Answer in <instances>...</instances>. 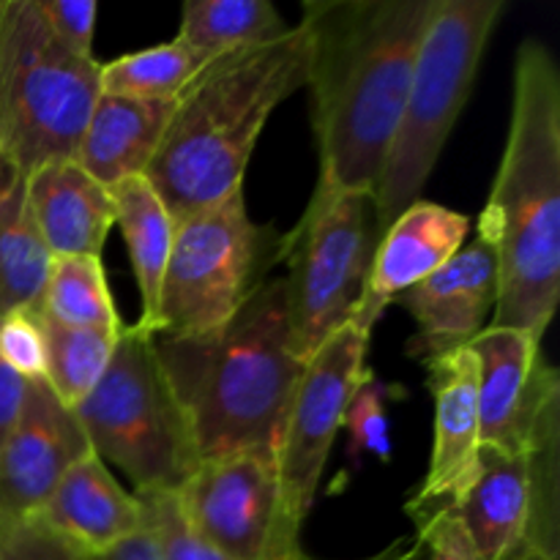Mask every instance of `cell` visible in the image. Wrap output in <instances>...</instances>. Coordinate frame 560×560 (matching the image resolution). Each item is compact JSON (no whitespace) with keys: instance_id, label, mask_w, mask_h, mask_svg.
I'll return each mask as SVG.
<instances>
[{"instance_id":"6da1fadb","label":"cell","mask_w":560,"mask_h":560,"mask_svg":"<svg viewBox=\"0 0 560 560\" xmlns=\"http://www.w3.org/2000/svg\"><path fill=\"white\" fill-rule=\"evenodd\" d=\"M438 0H306V88L317 137L312 197L372 191Z\"/></svg>"},{"instance_id":"7a4b0ae2","label":"cell","mask_w":560,"mask_h":560,"mask_svg":"<svg viewBox=\"0 0 560 560\" xmlns=\"http://www.w3.org/2000/svg\"><path fill=\"white\" fill-rule=\"evenodd\" d=\"M476 233L498 262L490 326L541 342L560 299V71L536 38L514 58L506 148Z\"/></svg>"},{"instance_id":"3957f363","label":"cell","mask_w":560,"mask_h":560,"mask_svg":"<svg viewBox=\"0 0 560 560\" xmlns=\"http://www.w3.org/2000/svg\"><path fill=\"white\" fill-rule=\"evenodd\" d=\"M164 377L200 459L273 452L304 361L290 348L284 277L268 279L238 315L200 337H153Z\"/></svg>"},{"instance_id":"277c9868","label":"cell","mask_w":560,"mask_h":560,"mask_svg":"<svg viewBox=\"0 0 560 560\" xmlns=\"http://www.w3.org/2000/svg\"><path fill=\"white\" fill-rule=\"evenodd\" d=\"M310 42L301 25L282 38L213 58L175 96L145 178L175 224L244 191V175L268 118L306 88Z\"/></svg>"},{"instance_id":"5b68a950","label":"cell","mask_w":560,"mask_h":560,"mask_svg":"<svg viewBox=\"0 0 560 560\" xmlns=\"http://www.w3.org/2000/svg\"><path fill=\"white\" fill-rule=\"evenodd\" d=\"M506 0H438L416 55L410 91L375 189L377 228L421 200L474 93L481 58Z\"/></svg>"},{"instance_id":"8992f818","label":"cell","mask_w":560,"mask_h":560,"mask_svg":"<svg viewBox=\"0 0 560 560\" xmlns=\"http://www.w3.org/2000/svg\"><path fill=\"white\" fill-rule=\"evenodd\" d=\"M98 60L66 49L36 0L0 5V159L27 178L49 162L77 159L98 93Z\"/></svg>"},{"instance_id":"52a82bcc","label":"cell","mask_w":560,"mask_h":560,"mask_svg":"<svg viewBox=\"0 0 560 560\" xmlns=\"http://www.w3.org/2000/svg\"><path fill=\"white\" fill-rule=\"evenodd\" d=\"M71 413L91 452L124 470L135 492H175L200 463L153 337L137 326H124L107 370Z\"/></svg>"},{"instance_id":"ba28073f","label":"cell","mask_w":560,"mask_h":560,"mask_svg":"<svg viewBox=\"0 0 560 560\" xmlns=\"http://www.w3.org/2000/svg\"><path fill=\"white\" fill-rule=\"evenodd\" d=\"M282 235L249 217L244 191L175 224L153 337H200L233 320L282 260Z\"/></svg>"},{"instance_id":"9c48e42d","label":"cell","mask_w":560,"mask_h":560,"mask_svg":"<svg viewBox=\"0 0 560 560\" xmlns=\"http://www.w3.org/2000/svg\"><path fill=\"white\" fill-rule=\"evenodd\" d=\"M377 241L372 191L312 197L295 228L282 235L290 348L304 364L359 312Z\"/></svg>"},{"instance_id":"30bf717a","label":"cell","mask_w":560,"mask_h":560,"mask_svg":"<svg viewBox=\"0 0 560 560\" xmlns=\"http://www.w3.org/2000/svg\"><path fill=\"white\" fill-rule=\"evenodd\" d=\"M180 514L230 560H301V534L288 523L277 454L238 452L200 459L175 490Z\"/></svg>"},{"instance_id":"8fae6325","label":"cell","mask_w":560,"mask_h":560,"mask_svg":"<svg viewBox=\"0 0 560 560\" xmlns=\"http://www.w3.org/2000/svg\"><path fill=\"white\" fill-rule=\"evenodd\" d=\"M366 353L370 334L350 320L317 348L295 386L279 435L277 474L284 517L299 534L315 506L334 441L342 432L345 410L370 370Z\"/></svg>"},{"instance_id":"7c38bea8","label":"cell","mask_w":560,"mask_h":560,"mask_svg":"<svg viewBox=\"0 0 560 560\" xmlns=\"http://www.w3.org/2000/svg\"><path fill=\"white\" fill-rule=\"evenodd\" d=\"M468 348L479 364L481 448L528 454L539 421L560 405L558 370L539 339L517 328L487 326Z\"/></svg>"},{"instance_id":"4fadbf2b","label":"cell","mask_w":560,"mask_h":560,"mask_svg":"<svg viewBox=\"0 0 560 560\" xmlns=\"http://www.w3.org/2000/svg\"><path fill=\"white\" fill-rule=\"evenodd\" d=\"M394 304L416 323V334L405 345L410 359L427 364L438 355L468 348L490 326L498 304L495 252L476 233L452 260L405 290Z\"/></svg>"},{"instance_id":"5bb4252c","label":"cell","mask_w":560,"mask_h":560,"mask_svg":"<svg viewBox=\"0 0 560 560\" xmlns=\"http://www.w3.org/2000/svg\"><path fill=\"white\" fill-rule=\"evenodd\" d=\"M427 386L435 399V441L430 465L405 501L413 523L452 506L479 468V364L470 348L427 361Z\"/></svg>"},{"instance_id":"9a60e30c","label":"cell","mask_w":560,"mask_h":560,"mask_svg":"<svg viewBox=\"0 0 560 560\" xmlns=\"http://www.w3.org/2000/svg\"><path fill=\"white\" fill-rule=\"evenodd\" d=\"M91 452L74 413L47 381H27L14 432L0 448V514L33 517L60 476Z\"/></svg>"},{"instance_id":"2e32d148","label":"cell","mask_w":560,"mask_h":560,"mask_svg":"<svg viewBox=\"0 0 560 560\" xmlns=\"http://www.w3.org/2000/svg\"><path fill=\"white\" fill-rule=\"evenodd\" d=\"M474 219L421 197L399 213L377 241L370 282L353 323L372 337L383 312L413 284L452 260L470 238Z\"/></svg>"},{"instance_id":"e0dca14e","label":"cell","mask_w":560,"mask_h":560,"mask_svg":"<svg viewBox=\"0 0 560 560\" xmlns=\"http://www.w3.org/2000/svg\"><path fill=\"white\" fill-rule=\"evenodd\" d=\"M33 517L42 520L77 556L102 552L142 530L137 495L124 490L93 452L77 459L60 476L55 490Z\"/></svg>"},{"instance_id":"ac0fdd59","label":"cell","mask_w":560,"mask_h":560,"mask_svg":"<svg viewBox=\"0 0 560 560\" xmlns=\"http://www.w3.org/2000/svg\"><path fill=\"white\" fill-rule=\"evenodd\" d=\"M443 512L468 536L479 560H517L528 552V454L479 452V468L463 495Z\"/></svg>"},{"instance_id":"d6986e66","label":"cell","mask_w":560,"mask_h":560,"mask_svg":"<svg viewBox=\"0 0 560 560\" xmlns=\"http://www.w3.org/2000/svg\"><path fill=\"white\" fill-rule=\"evenodd\" d=\"M27 206L52 257H102L115 206L107 186L80 167L77 159L49 162L25 178Z\"/></svg>"},{"instance_id":"ffe728a7","label":"cell","mask_w":560,"mask_h":560,"mask_svg":"<svg viewBox=\"0 0 560 560\" xmlns=\"http://www.w3.org/2000/svg\"><path fill=\"white\" fill-rule=\"evenodd\" d=\"M175 98H131L98 93L82 131L77 162L102 186L145 175L162 142Z\"/></svg>"},{"instance_id":"44dd1931","label":"cell","mask_w":560,"mask_h":560,"mask_svg":"<svg viewBox=\"0 0 560 560\" xmlns=\"http://www.w3.org/2000/svg\"><path fill=\"white\" fill-rule=\"evenodd\" d=\"M115 206V224L126 241L131 257L137 293H140V331L151 334L156 328L159 293L167 271L170 249L175 238V219L156 195L145 175L126 178L109 189Z\"/></svg>"},{"instance_id":"7402d4cb","label":"cell","mask_w":560,"mask_h":560,"mask_svg":"<svg viewBox=\"0 0 560 560\" xmlns=\"http://www.w3.org/2000/svg\"><path fill=\"white\" fill-rule=\"evenodd\" d=\"M49 266L52 252L33 222L25 178L16 175L0 195V317L38 304Z\"/></svg>"},{"instance_id":"603a6c76","label":"cell","mask_w":560,"mask_h":560,"mask_svg":"<svg viewBox=\"0 0 560 560\" xmlns=\"http://www.w3.org/2000/svg\"><path fill=\"white\" fill-rule=\"evenodd\" d=\"M290 27L282 11L268 0H189L180 9L175 38L213 60L235 49L277 42Z\"/></svg>"},{"instance_id":"cb8c5ba5","label":"cell","mask_w":560,"mask_h":560,"mask_svg":"<svg viewBox=\"0 0 560 560\" xmlns=\"http://www.w3.org/2000/svg\"><path fill=\"white\" fill-rule=\"evenodd\" d=\"M36 310L44 320L58 326L104 328V331L124 328L118 306L109 293L102 257H52Z\"/></svg>"},{"instance_id":"d4e9b609","label":"cell","mask_w":560,"mask_h":560,"mask_svg":"<svg viewBox=\"0 0 560 560\" xmlns=\"http://www.w3.org/2000/svg\"><path fill=\"white\" fill-rule=\"evenodd\" d=\"M211 60L180 38L120 55L98 66L102 93L131 98H175Z\"/></svg>"},{"instance_id":"484cf974","label":"cell","mask_w":560,"mask_h":560,"mask_svg":"<svg viewBox=\"0 0 560 560\" xmlns=\"http://www.w3.org/2000/svg\"><path fill=\"white\" fill-rule=\"evenodd\" d=\"M120 331L69 328L44 320V334H47V377L44 381L66 408L74 410L93 392L113 359Z\"/></svg>"},{"instance_id":"4316f807","label":"cell","mask_w":560,"mask_h":560,"mask_svg":"<svg viewBox=\"0 0 560 560\" xmlns=\"http://www.w3.org/2000/svg\"><path fill=\"white\" fill-rule=\"evenodd\" d=\"M402 388L381 381L366 370L364 381L355 388L348 410H345L342 430H348V463L359 465V457L372 454L381 463H392V419H388V399H402Z\"/></svg>"},{"instance_id":"83f0119b","label":"cell","mask_w":560,"mask_h":560,"mask_svg":"<svg viewBox=\"0 0 560 560\" xmlns=\"http://www.w3.org/2000/svg\"><path fill=\"white\" fill-rule=\"evenodd\" d=\"M140 501L142 528L151 534L162 560H230L211 541L202 539L180 514L175 492H135Z\"/></svg>"},{"instance_id":"f1b7e54d","label":"cell","mask_w":560,"mask_h":560,"mask_svg":"<svg viewBox=\"0 0 560 560\" xmlns=\"http://www.w3.org/2000/svg\"><path fill=\"white\" fill-rule=\"evenodd\" d=\"M0 361L25 381L47 377V334L36 306L0 317Z\"/></svg>"},{"instance_id":"f546056e","label":"cell","mask_w":560,"mask_h":560,"mask_svg":"<svg viewBox=\"0 0 560 560\" xmlns=\"http://www.w3.org/2000/svg\"><path fill=\"white\" fill-rule=\"evenodd\" d=\"M0 560H80L38 517L0 514Z\"/></svg>"},{"instance_id":"4dcf8cb0","label":"cell","mask_w":560,"mask_h":560,"mask_svg":"<svg viewBox=\"0 0 560 560\" xmlns=\"http://www.w3.org/2000/svg\"><path fill=\"white\" fill-rule=\"evenodd\" d=\"M44 25L55 38L80 58H93L98 5L93 0H36Z\"/></svg>"},{"instance_id":"1f68e13d","label":"cell","mask_w":560,"mask_h":560,"mask_svg":"<svg viewBox=\"0 0 560 560\" xmlns=\"http://www.w3.org/2000/svg\"><path fill=\"white\" fill-rule=\"evenodd\" d=\"M416 539L424 547L427 560H479L468 536L448 512H435L416 523Z\"/></svg>"},{"instance_id":"d6a6232c","label":"cell","mask_w":560,"mask_h":560,"mask_svg":"<svg viewBox=\"0 0 560 560\" xmlns=\"http://www.w3.org/2000/svg\"><path fill=\"white\" fill-rule=\"evenodd\" d=\"M25 377H20L0 361V448L20 421L22 405H25Z\"/></svg>"},{"instance_id":"836d02e7","label":"cell","mask_w":560,"mask_h":560,"mask_svg":"<svg viewBox=\"0 0 560 560\" xmlns=\"http://www.w3.org/2000/svg\"><path fill=\"white\" fill-rule=\"evenodd\" d=\"M80 560H162L159 558L156 545H153L151 534L145 528L137 530L129 539L118 541V545L107 547L102 552H93V556H77Z\"/></svg>"},{"instance_id":"e575fe53","label":"cell","mask_w":560,"mask_h":560,"mask_svg":"<svg viewBox=\"0 0 560 560\" xmlns=\"http://www.w3.org/2000/svg\"><path fill=\"white\" fill-rule=\"evenodd\" d=\"M421 552H424V547H421V541L416 539V536H399V539H394L392 545L377 550L375 556H366L359 560H419ZM301 560H317V558L304 556Z\"/></svg>"},{"instance_id":"d590c367","label":"cell","mask_w":560,"mask_h":560,"mask_svg":"<svg viewBox=\"0 0 560 560\" xmlns=\"http://www.w3.org/2000/svg\"><path fill=\"white\" fill-rule=\"evenodd\" d=\"M14 178H16L14 170H11L9 164H5L3 159H0V195H3V189H5V186H9Z\"/></svg>"},{"instance_id":"8d00e7d4","label":"cell","mask_w":560,"mask_h":560,"mask_svg":"<svg viewBox=\"0 0 560 560\" xmlns=\"http://www.w3.org/2000/svg\"><path fill=\"white\" fill-rule=\"evenodd\" d=\"M517 560H558V558H545L539 556V552H525V556H520Z\"/></svg>"},{"instance_id":"74e56055","label":"cell","mask_w":560,"mask_h":560,"mask_svg":"<svg viewBox=\"0 0 560 560\" xmlns=\"http://www.w3.org/2000/svg\"><path fill=\"white\" fill-rule=\"evenodd\" d=\"M0 5H3V0H0Z\"/></svg>"}]
</instances>
